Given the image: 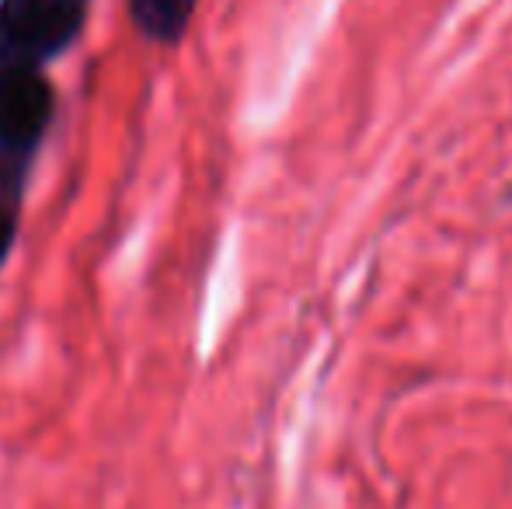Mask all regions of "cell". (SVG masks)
<instances>
[{
  "label": "cell",
  "instance_id": "6da1fadb",
  "mask_svg": "<svg viewBox=\"0 0 512 509\" xmlns=\"http://www.w3.org/2000/svg\"><path fill=\"white\" fill-rule=\"evenodd\" d=\"M88 0H0V74L39 70L81 32Z\"/></svg>",
  "mask_w": 512,
  "mask_h": 509
},
{
  "label": "cell",
  "instance_id": "7a4b0ae2",
  "mask_svg": "<svg viewBox=\"0 0 512 509\" xmlns=\"http://www.w3.org/2000/svg\"><path fill=\"white\" fill-rule=\"evenodd\" d=\"M53 112V91L39 70L0 74V154L21 157L35 147Z\"/></svg>",
  "mask_w": 512,
  "mask_h": 509
},
{
  "label": "cell",
  "instance_id": "3957f363",
  "mask_svg": "<svg viewBox=\"0 0 512 509\" xmlns=\"http://www.w3.org/2000/svg\"><path fill=\"white\" fill-rule=\"evenodd\" d=\"M129 11L150 39L171 42L185 32L192 11H196V0H129Z\"/></svg>",
  "mask_w": 512,
  "mask_h": 509
},
{
  "label": "cell",
  "instance_id": "277c9868",
  "mask_svg": "<svg viewBox=\"0 0 512 509\" xmlns=\"http://www.w3.org/2000/svg\"><path fill=\"white\" fill-rule=\"evenodd\" d=\"M18 224V157L0 154V262L14 241Z\"/></svg>",
  "mask_w": 512,
  "mask_h": 509
}]
</instances>
